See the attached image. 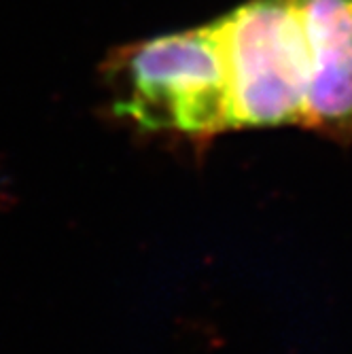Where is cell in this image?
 <instances>
[{
  "label": "cell",
  "mask_w": 352,
  "mask_h": 354,
  "mask_svg": "<svg viewBox=\"0 0 352 354\" xmlns=\"http://www.w3.org/2000/svg\"><path fill=\"white\" fill-rule=\"evenodd\" d=\"M111 109L142 132L208 142L232 130L221 21L113 49L100 66Z\"/></svg>",
  "instance_id": "obj_1"
},
{
  "label": "cell",
  "mask_w": 352,
  "mask_h": 354,
  "mask_svg": "<svg viewBox=\"0 0 352 354\" xmlns=\"http://www.w3.org/2000/svg\"><path fill=\"white\" fill-rule=\"evenodd\" d=\"M219 21L228 57L232 130L304 127L310 66L297 0H246Z\"/></svg>",
  "instance_id": "obj_2"
},
{
  "label": "cell",
  "mask_w": 352,
  "mask_h": 354,
  "mask_svg": "<svg viewBox=\"0 0 352 354\" xmlns=\"http://www.w3.org/2000/svg\"><path fill=\"white\" fill-rule=\"evenodd\" d=\"M308 47L304 127L352 142V0H297Z\"/></svg>",
  "instance_id": "obj_3"
}]
</instances>
